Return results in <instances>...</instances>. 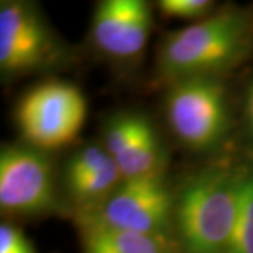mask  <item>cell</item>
Listing matches in <instances>:
<instances>
[{
	"label": "cell",
	"instance_id": "15",
	"mask_svg": "<svg viewBox=\"0 0 253 253\" xmlns=\"http://www.w3.org/2000/svg\"><path fill=\"white\" fill-rule=\"evenodd\" d=\"M244 116L248 131L253 136V81L249 83V86L246 89V93H245Z\"/></svg>",
	"mask_w": 253,
	"mask_h": 253
},
{
	"label": "cell",
	"instance_id": "6",
	"mask_svg": "<svg viewBox=\"0 0 253 253\" xmlns=\"http://www.w3.org/2000/svg\"><path fill=\"white\" fill-rule=\"evenodd\" d=\"M54 165L30 145H3L0 151V208L11 217H42L59 210Z\"/></svg>",
	"mask_w": 253,
	"mask_h": 253
},
{
	"label": "cell",
	"instance_id": "7",
	"mask_svg": "<svg viewBox=\"0 0 253 253\" xmlns=\"http://www.w3.org/2000/svg\"><path fill=\"white\" fill-rule=\"evenodd\" d=\"M173 207L174 194L163 174H158L124 179L99 207L76 217L121 231L173 236Z\"/></svg>",
	"mask_w": 253,
	"mask_h": 253
},
{
	"label": "cell",
	"instance_id": "5",
	"mask_svg": "<svg viewBox=\"0 0 253 253\" xmlns=\"http://www.w3.org/2000/svg\"><path fill=\"white\" fill-rule=\"evenodd\" d=\"M87 116L82 90L71 82L48 79L30 87L17 101L14 120L26 144L49 152L72 144Z\"/></svg>",
	"mask_w": 253,
	"mask_h": 253
},
{
	"label": "cell",
	"instance_id": "1",
	"mask_svg": "<svg viewBox=\"0 0 253 253\" xmlns=\"http://www.w3.org/2000/svg\"><path fill=\"white\" fill-rule=\"evenodd\" d=\"M253 26L248 13L224 7L162 40L156 66L168 84L193 78L224 79L251 56Z\"/></svg>",
	"mask_w": 253,
	"mask_h": 253
},
{
	"label": "cell",
	"instance_id": "8",
	"mask_svg": "<svg viewBox=\"0 0 253 253\" xmlns=\"http://www.w3.org/2000/svg\"><path fill=\"white\" fill-rule=\"evenodd\" d=\"M152 26V10L144 0H103L91 17V42L111 61L131 62L144 52Z\"/></svg>",
	"mask_w": 253,
	"mask_h": 253
},
{
	"label": "cell",
	"instance_id": "14",
	"mask_svg": "<svg viewBox=\"0 0 253 253\" xmlns=\"http://www.w3.org/2000/svg\"><path fill=\"white\" fill-rule=\"evenodd\" d=\"M0 253H37V251L23 229L10 222H1Z\"/></svg>",
	"mask_w": 253,
	"mask_h": 253
},
{
	"label": "cell",
	"instance_id": "9",
	"mask_svg": "<svg viewBox=\"0 0 253 253\" xmlns=\"http://www.w3.org/2000/svg\"><path fill=\"white\" fill-rule=\"evenodd\" d=\"M103 146L123 179L163 174L166 156L152 123L138 113H120L104 126Z\"/></svg>",
	"mask_w": 253,
	"mask_h": 253
},
{
	"label": "cell",
	"instance_id": "10",
	"mask_svg": "<svg viewBox=\"0 0 253 253\" xmlns=\"http://www.w3.org/2000/svg\"><path fill=\"white\" fill-rule=\"evenodd\" d=\"M124 180L103 145L90 144L73 152L63 168V186L69 200L84 214L109 199Z\"/></svg>",
	"mask_w": 253,
	"mask_h": 253
},
{
	"label": "cell",
	"instance_id": "13",
	"mask_svg": "<svg viewBox=\"0 0 253 253\" xmlns=\"http://www.w3.org/2000/svg\"><path fill=\"white\" fill-rule=\"evenodd\" d=\"M214 1L210 0H161L158 9L166 17L190 20L197 23L214 13Z\"/></svg>",
	"mask_w": 253,
	"mask_h": 253
},
{
	"label": "cell",
	"instance_id": "4",
	"mask_svg": "<svg viewBox=\"0 0 253 253\" xmlns=\"http://www.w3.org/2000/svg\"><path fill=\"white\" fill-rule=\"evenodd\" d=\"M69 49L34 3H0V72L4 81L52 71L68 62Z\"/></svg>",
	"mask_w": 253,
	"mask_h": 253
},
{
	"label": "cell",
	"instance_id": "2",
	"mask_svg": "<svg viewBox=\"0 0 253 253\" xmlns=\"http://www.w3.org/2000/svg\"><path fill=\"white\" fill-rule=\"evenodd\" d=\"M242 166L211 165L174 194L173 236L180 253H228Z\"/></svg>",
	"mask_w": 253,
	"mask_h": 253
},
{
	"label": "cell",
	"instance_id": "3",
	"mask_svg": "<svg viewBox=\"0 0 253 253\" xmlns=\"http://www.w3.org/2000/svg\"><path fill=\"white\" fill-rule=\"evenodd\" d=\"M165 113L173 135L194 152L217 151L231 131L224 79L193 78L170 83Z\"/></svg>",
	"mask_w": 253,
	"mask_h": 253
},
{
	"label": "cell",
	"instance_id": "12",
	"mask_svg": "<svg viewBox=\"0 0 253 253\" xmlns=\"http://www.w3.org/2000/svg\"><path fill=\"white\" fill-rule=\"evenodd\" d=\"M228 253H253V166L242 168L238 211Z\"/></svg>",
	"mask_w": 253,
	"mask_h": 253
},
{
	"label": "cell",
	"instance_id": "11",
	"mask_svg": "<svg viewBox=\"0 0 253 253\" xmlns=\"http://www.w3.org/2000/svg\"><path fill=\"white\" fill-rule=\"evenodd\" d=\"M82 253H180L173 236L146 235L76 217Z\"/></svg>",
	"mask_w": 253,
	"mask_h": 253
}]
</instances>
